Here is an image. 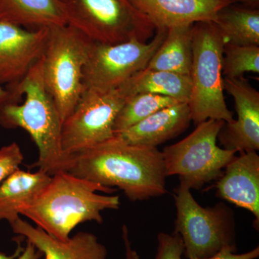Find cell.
Returning <instances> with one entry per match:
<instances>
[{"instance_id": "1", "label": "cell", "mask_w": 259, "mask_h": 259, "mask_svg": "<svg viewBox=\"0 0 259 259\" xmlns=\"http://www.w3.org/2000/svg\"><path fill=\"white\" fill-rule=\"evenodd\" d=\"M66 171L103 187L119 189L131 202L161 197L167 192L161 151L127 144L115 136L69 155Z\"/></svg>"}, {"instance_id": "2", "label": "cell", "mask_w": 259, "mask_h": 259, "mask_svg": "<svg viewBox=\"0 0 259 259\" xmlns=\"http://www.w3.org/2000/svg\"><path fill=\"white\" fill-rule=\"evenodd\" d=\"M117 189L108 188L79 178L69 172L59 171L51 177L47 187L33 201L20 211L49 236L67 241L76 226L88 221L103 222L102 211L120 207Z\"/></svg>"}, {"instance_id": "3", "label": "cell", "mask_w": 259, "mask_h": 259, "mask_svg": "<svg viewBox=\"0 0 259 259\" xmlns=\"http://www.w3.org/2000/svg\"><path fill=\"white\" fill-rule=\"evenodd\" d=\"M10 103L0 110V125L28 133L39 158L34 166L51 177L66 171L69 156L61 146L63 122L44 81L42 58L10 95Z\"/></svg>"}, {"instance_id": "4", "label": "cell", "mask_w": 259, "mask_h": 259, "mask_svg": "<svg viewBox=\"0 0 259 259\" xmlns=\"http://www.w3.org/2000/svg\"><path fill=\"white\" fill-rule=\"evenodd\" d=\"M224 38L213 22H198L192 29V83L190 106L196 125L209 120H233L224 98L223 57Z\"/></svg>"}, {"instance_id": "5", "label": "cell", "mask_w": 259, "mask_h": 259, "mask_svg": "<svg viewBox=\"0 0 259 259\" xmlns=\"http://www.w3.org/2000/svg\"><path fill=\"white\" fill-rule=\"evenodd\" d=\"M49 30L42 56V76L64 122L85 90L83 69L92 40L68 24L50 27Z\"/></svg>"}, {"instance_id": "6", "label": "cell", "mask_w": 259, "mask_h": 259, "mask_svg": "<svg viewBox=\"0 0 259 259\" xmlns=\"http://www.w3.org/2000/svg\"><path fill=\"white\" fill-rule=\"evenodd\" d=\"M174 198L177 210L175 232L183 241L186 258H207L226 248L237 250L236 221L231 207L224 202L202 207L190 189L181 182Z\"/></svg>"}, {"instance_id": "7", "label": "cell", "mask_w": 259, "mask_h": 259, "mask_svg": "<svg viewBox=\"0 0 259 259\" xmlns=\"http://www.w3.org/2000/svg\"><path fill=\"white\" fill-rule=\"evenodd\" d=\"M68 25L92 41L115 44L148 42L156 28L128 0H60Z\"/></svg>"}, {"instance_id": "8", "label": "cell", "mask_w": 259, "mask_h": 259, "mask_svg": "<svg viewBox=\"0 0 259 259\" xmlns=\"http://www.w3.org/2000/svg\"><path fill=\"white\" fill-rule=\"evenodd\" d=\"M225 121L209 119L197 124L193 132L161 151L167 177L177 175L192 190L218 181L236 151L219 147L218 134Z\"/></svg>"}, {"instance_id": "9", "label": "cell", "mask_w": 259, "mask_h": 259, "mask_svg": "<svg viewBox=\"0 0 259 259\" xmlns=\"http://www.w3.org/2000/svg\"><path fill=\"white\" fill-rule=\"evenodd\" d=\"M167 28H157L148 42L137 40L107 44L92 41L83 69L84 89L116 90L147 67L166 37Z\"/></svg>"}, {"instance_id": "10", "label": "cell", "mask_w": 259, "mask_h": 259, "mask_svg": "<svg viewBox=\"0 0 259 259\" xmlns=\"http://www.w3.org/2000/svg\"><path fill=\"white\" fill-rule=\"evenodd\" d=\"M125 100L119 89H85L74 110L63 122L64 152L69 156L112 139L116 117Z\"/></svg>"}, {"instance_id": "11", "label": "cell", "mask_w": 259, "mask_h": 259, "mask_svg": "<svg viewBox=\"0 0 259 259\" xmlns=\"http://www.w3.org/2000/svg\"><path fill=\"white\" fill-rule=\"evenodd\" d=\"M49 33V28L31 30L0 22V86L10 96L41 59Z\"/></svg>"}, {"instance_id": "12", "label": "cell", "mask_w": 259, "mask_h": 259, "mask_svg": "<svg viewBox=\"0 0 259 259\" xmlns=\"http://www.w3.org/2000/svg\"><path fill=\"white\" fill-rule=\"evenodd\" d=\"M223 89L234 100L237 119L225 122L218 139L223 148L236 153L258 151V92L243 76L223 78Z\"/></svg>"}, {"instance_id": "13", "label": "cell", "mask_w": 259, "mask_h": 259, "mask_svg": "<svg viewBox=\"0 0 259 259\" xmlns=\"http://www.w3.org/2000/svg\"><path fill=\"white\" fill-rule=\"evenodd\" d=\"M216 195L254 215L259 226V156L256 151L240 153L225 168L215 185Z\"/></svg>"}, {"instance_id": "14", "label": "cell", "mask_w": 259, "mask_h": 259, "mask_svg": "<svg viewBox=\"0 0 259 259\" xmlns=\"http://www.w3.org/2000/svg\"><path fill=\"white\" fill-rule=\"evenodd\" d=\"M10 226L15 233L35 245L44 259H107L106 247L93 233L79 232L62 242L20 218Z\"/></svg>"}, {"instance_id": "15", "label": "cell", "mask_w": 259, "mask_h": 259, "mask_svg": "<svg viewBox=\"0 0 259 259\" xmlns=\"http://www.w3.org/2000/svg\"><path fill=\"white\" fill-rule=\"evenodd\" d=\"M156 28H171L198 22H214L226 0H128Z\"/></svg>"}, {"instance_id": "16", "label": "cell", "mask_w": 259, "mask_h": 259, "mask_svg": "<svg viewBox=\"0 0 259 259\" xmlns=\"http://www.w3.org/2000/svg\"><path fill=\"white\" fill-rule=\"evenodd\" d=\"M191 121L188 102H180L158 110L115 136L127 144L157 148L182 134Z\"/></svg>"}, {"instance_id": "17", "label": "cell", "mask_w": 259, "mask_h": 259, "mask_svg": "<svg viewBox=\"0 0 259 259\" xmlns=\"http://www.w3.org/2000/svg\"><path fill=\"white\" fill-rule=\"evenodd\" d=\"M51 177L45 172L15 170L0 185V221L11 225L20 211L31 203L51 182Z\"/></svg>"}, {"instance_id": "18", "label": "cell", "mask_w": 259, "mask_h": 259, "mask_svg": "<svg viewBox=\"0 0 259 259\" xmlns=\"http://www.w3.org/2000/svg\"><path fill=\"white\" fill-rule=\"evenodd\" d=\"M0 22L31 30L67 25L60 0H0Z\"/></svg>"}, {"instance_id": "19", "label": "cell", "mask_w": 259, "mask_h": 259, "mask_svg": "<svg viewBox=\"0 0 259 259\" xmlns=\"http://www.w3.org/2000/svg\"><path fill=\"white\" fill-rule=\"evenodd\" d=\"M191 88L190 75L146 68L134 74L118 89L126 98L146 93L170 97L180 102H188Z\"/></svg>"}, {"instance_id": "20", "label": "cell", "mask_w": 259, "mask_h": 259, "mask_svg": "<svg viewBox=\"0 0 259 259\" xmlns=\"http://www.w3.org/2000/svg\"><path fill=\"white\" fill-rule=\"evenodd\" d=\"M194 24L167 28L166 37L146 69L190 75Z\"/></svg>"}, {"instance_id": "21", "label": "cell", "mask_w": 259, "mask_h": 259, "mask_svg": "<svg viewBox=\"0 0 259 259\" xmlns=\"http://www.w3.org/2000/svg\"><path fill=\"white\" fill-rule=\"evenodd\" d=\"M226 44L259 46V10L230 4L218 11L214 22Z\"/></svg>"}, {"instance_id": "22", "label": "cell", "mask_w": 259, "mask_h": 259, "mask_svg": "<svg viewBox=\"0 0 259 259\" xmlns=\"http://www.w3.org/2000/svg\"><path fill=\"white\" fill-rule=\"evenodd\" d=\"M180 103L170 97L153 95L138 94L126 98L114 124L115 134L132 127L140 121L165 107Z\"/></svg>"}, {"instance_id": "23", "label": "cell", "mask_w": 259, "mask_h": 259, "mask_svg": "<svg viewBox=\"0 0 259 259\" xmlns=\"http://www.w3.org/2000/svg\"><path fill=\"white\" fill-rule=\"evenodd\" d=\"M247 72L259 73V46L225 44L223 76L236 79Z\"/></svg>"}, {"instance_id": "24", "label": "cell", "mask_w": 259, "mask_h": 259, "mask_svg": "<svg viewBox=\"0 0 259 259\" xmlns=\"http://www.w3.org/2000/svg\"><path fill=\"white\" fill-rule=\"evenodd\" d=\"M157 251L155 259H182L185 252L183 241L178 233H160L157 236Z\"/></svg>"}, {"instance_id": "25", "label": "cell", "mask_w": 259, "mask_h": 259, "mask_svg": "<svg viewBox=\"0 0 259 259\" xmlns=\"http://www.w3.org/2000/svg\"><path fill=\"white\" fill-rule=\"evenodd\" d=\"M23 161V153L16 143L0 148V185L19 168Z\"/></svg>"}, {"instance_id": "26", "label": "cell", "mask_w": 259, "mask_h": 259, "mask_svg": "<svg viewBox=\"0 0 259 259\" xmlns=\"http://www.w3.org/2000/svg\"><path fill=\"white\" fill-rule=\"evenodd\" d=\"M236 250L231 248H223L212 256L204 258L192 259H255L259 256V248L257 246L254 249L246 252V253L237 254Z\"/></svg>"}, {"instance_id": "27", "label": "cell", "mask_w": 259, "mask_h": 259, "mask_svg": "<svg viewBox=\"0 0 259 259\" xmlns=\"http://www.w3.org/2000/svg\"><path fill=\"white\" fill-rule=\"evenodd\" d=\"M122 237L125 249V259H141L138 252L132 248L129 238V232L127 226L124 225L122 229Z\"/></svg>"}, {"instance_id": "28", "label": "cell", "mask_w": 259, "mask_h": 259, "mask_svg": "<svg viewBox=\"0 0 259 259\" xmlns=\"http://www.w3.org/2000/svg\"><path fill=\"white\" fill-rule=\"evenodd\" d=\"M41 252L35 248V245L27 241L23 251L15 259H42Z\"/></svg>"}, {"instance_id": "29", "label": "cell", "mask_w": 259, "mask_h": 259, "mask_svg": "<svg viewBox=\"0 0 259 259\" xmlns=\"http://www.w3.org/2000/svg\"><path fill=\"white\" fill-rule=\"evenodd\" d=\"M231 4H237V3H241L242 5L248 7V8H255L258 9L259 0H226Z\"/></svg>"}, {"instance_id": "30", "label": "cell", "mask_w": 259, "mask_h": 259, "mask_svg": "<svg viewBox=\"0 0 259 259\" xmlns=\"http://www.w3.org/2000/svg\"><path fill=\"white\" fill-rule=\"evenodd\" d=\"M10 103V94L6 90L0 86V110L5 105H8Z\"/></svg>"}, {"instance_id": "31", "label": "cell", "mask_w": 259, "mask_h": 259, "mask_svg": "<svg viewBox=\"0 0 259 259\" xmlns=\"http://www.w3.org/2000/svg\"><path fill=\"white\" fill-rule=\"evenodd\" d=\"M17 242H18V247H17V249L15 250L14 253L12 255H7L0 252V259H15L22 253L24 248L22 246L21 243L19 241V240Z\"/></svg>"}]
</instances>
